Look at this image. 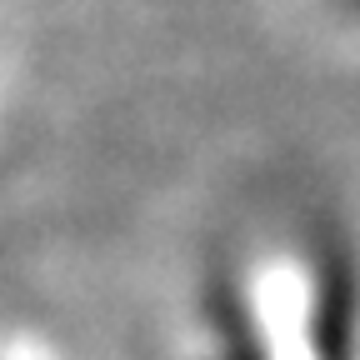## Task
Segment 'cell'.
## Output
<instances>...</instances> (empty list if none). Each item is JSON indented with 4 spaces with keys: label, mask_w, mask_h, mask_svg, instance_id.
I'll return each mask as SVG.
<instances>
[{
    "label": "cell",
    "mask_w": 360,
    "mask_h": 360,
    "mask_svg": "<svg viewBox=\"0 0 360 360\" xmlns=\"http://www.w3.org/2000/svg\"><path fill=\"white\" fill-rule=\"evenodd\" d=\"M195 360H360V250L315 210L265 215L200 285Z\"/></svg>",
    "instance_id": "1"
},
{
    "label": "cell",
    "mask_w": 360,
    "mask_h": 360,
    "mask_svg": "<svg viewBox=\"0 0 360 360\" xmlns=\"http://www.w3.org/2000/svg\"><path fill=\"white\" fill-rule=\"evenodd\" d=\"M0 360H45V355H35V350L15 345V340H0Z\"/></svg>",
    "instance_id": "2"
}]
</instances>
